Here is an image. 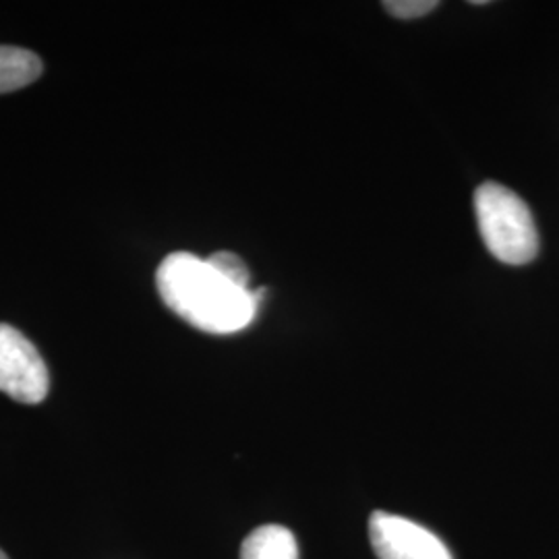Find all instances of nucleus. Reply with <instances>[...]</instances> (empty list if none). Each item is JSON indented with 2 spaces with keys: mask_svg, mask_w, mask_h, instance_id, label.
I'll return each instance as SVG.
<instances>
[{
  "mask_svg": "<svg viewBox=\"0 0 559 559\" xmlns=\"http://www.w3.org/2000/svg\"><path fill=\"white\" fill-rule=\"evenodd\" d=\"M438 7H440L438 0H388V2H383V9L399 20L425 17L431 11H436Z\"/></svg>",
  "mask_w": 559,
  "mask_h": 559,
  "instance_id": "8",
  "label": "nucleus"
},
{
  "mask_svg": "<svg viewBox=\"0 0 559 559\" xmlns=\"http://www.w3.org/2000/svg\"><path fill=\"white\" fill-rule=\"evenodd\" d=\"M41 75V60L32 50L0 46V94L21 90Z\"/></svg>",
  "mask_w": 559,
  "mask_h": 559,
  "instance_id": "6",
  "label": "nucleus"
},
{
  "mask_svg": "<svg viewBox=\"0 0 559 559\" xmlns=\"http://www.w3.org/2000/svg\"><path fill=\"white\" fill-rule=\"evenodd\" d=\"M205 260L210 261L212 267L218 270L224 278L230 280L233 284H237L240 288L251 290L249 288V280H251L249 267L242 263L239 255H235L230 251H218V253H214V255H210Z\"/></svg>",
  "mask_w": 559,
  "mask_h": 559,
  "instance_id": "7",
  "label": "nucleus"
},
{
  "mask_svg": "<svg viewBox=\"0 0 559 559\" xmlns=\"http://www.w3.org/2000/svg\"><path fill=\"white\" fill-rule=\"evenodd\" d=\"M0 559H9V558H7V554H4V551H2V549H0Z\"/></svg>",
  "mask_w": 559,
  "mask_h": 559,
  "instance_id": "9",
  "label": "nucleus"
},
{
  "mask_svg": "<svg viewBox=\"0 0 559 559\" xmlns=\"http://www.w3.org/2000/svg\"><path fill=\"white\" fill-rule=\"evenodd\" d=\"M480 237L496 260L524 265L539 253V233L528 205L500 182H483L475 193Z\"/></svg>",
  "mask_w": 559,
  "mask_h": 559,
  "instance_id": "2",
  "label": "nucleus"
},
{
  "mask_svg": "<svg viewBox=\"0 0 559 559\" xmlns=\"http://www.w3.org/2000/svg\"><path fill=\"white\" fill-rule=\"evenodd\" d=\"M48 367L32 340L0 323V392L21 404H40L48 396Z\"/></svg>",
  "mask_w": 559,
  "mask_h": 559,
  "instance_id": "3",
  "label": "nucleus"
},
{
  "mask_svg": "<svg viewBox=\"0 0 559 559\" xmlns=\"http://www.w3.org/2000/svg\"><path fill=\"white\" fill-rule=\"evenodd\" d=\"M156 286L170 311L207 334H235L255 320V290L224 278L205 258L170 253L156 272Z\"/></svg>",
  "mask_w": 559,
  "mask_h": 559,
  "instance_id": "1",
  "label": "nucleus"
},
{
  "mask_svg": "<svg viewBox=\"0 0 559 559\" xmlns=\"http://www.w3.org/2000/svg\"><path fill=\"white\" fill-rule=\"evenodd\" d=\"M369 537L380 559H452L431 531L394 514L376 512L369 520Z\"/></svg>",
  "mask_w": 559,
  "mask_h": 559,
  "instance_id": "4",
  "label": "nucleus"
},
{
  "mask_svg": "<svg viewBox=\"0 0 559 559\" xmlns=\"http://www.w3.org/2000/svg\"><path fill=\"white\" fill-rule=\"evenodd\" d=\"M240 559H299V545L288 528L265 524L245 539Z\"/></svg>",
  "mask_w": 559,
  "mask_h": 559,
  "instance_id": "5",
  "label": "nucleus"
}]
</instances>
